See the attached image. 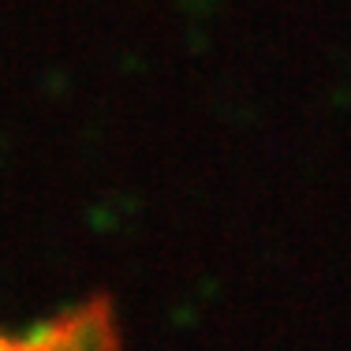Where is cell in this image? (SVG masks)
<instances>
[{
  "label": "cell",
  "instance_id": "cell-1",
  "mask_svg": "<svg viewBox=\"0 0 351 351\" xmlns=\"http://www.w3.org/2000/svg\"><path fill=\"white\" fill-rule=\"evenodd\" d=\"M27 351H120V322L112 299L90 295L82 303L41 322L30 337H23Z\"/></svg>",
  "mask_w": 351,
  "mask_h": 351
},
{
  "label": "cell",
  "instance_id": "cell-2",
  "mask_svg": "<svg viewBox=\"0 0 351 351\" xmlns=\"http://www.w3.org/2000/svg\"><path fill=\"white\" fill-rule=\"evenodd\" d=\"M0 351H27L23 348V340H15V337H8L4 329H0Z\"/></svg>",
  "mask_w": 351,
  "mask_h": 351
}]
</instances>
